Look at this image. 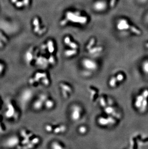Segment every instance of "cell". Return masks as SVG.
<instances>
[{
    "label": "cell",
    "mask_w": 148,
    "mask_h": 149,
    "mask_svg": "<svg viewBox=\"0 0 148 149\" xmlns=\"http://www.w3.org/2000/svg\"><path fill=\"white\" fill-rule=\"evenodd\" d=\"M142 95H143V96L144 98H148V90H145L143 92V94H142Z\"/></svg>",
    "instance_id": "cell-38"
},
{
    "label": "cell",
    "mask_w": 148,
    "mask_h": 149,
    "mask_svg": "<svg viewBox=\"0 0 148 149\" xmlns=\"http://www.w3.org/2000/svg\"><path fill=\"white\" fill-rule=\"evenodd\" d=\"M79 131L80 134H84L85 133L87 132V128L86 127H85L84 125H82L81 127H79Z\"/></svg>",
    "instance_id": "cell-27"
},
{
    "label": "cell",
    "mask_w": 148,
    "mask_h": 149,
    "mask_svg": "<svg viewBox=\"0 0 148 149\" xmlns=\"http://www.w3.org/2000/svg\"><path fill=\"white\" fill-rule=\"evenodd\" d=\"M99 102H100V105L102 107L105 108L107 106V103L106 102L105 99L103 96L100 98Z\"/></svg>",
    "instance_id": "cell-25"
},
{
    "label": "cell",
    "mask_w": 148,
    "mask_h": 149,
    "mask_svg": "<svg viewBox=\"0 0 148 149\" xmlns=\"http://www.w3.org/2000/svg\"><path fill=\"white\" fill-rule=\"evenodd\" d=\"M34 92L30 88H25L21 91L18 96V100L21 106L26 108L32 101L33 98Z\"/></svg>",
    "instance_id": "cell-3"
},
{
    "label": "cell",
    "mask_w": 148,
    "mask_h": 149,
    "mask_svg": "<svg viewBox=\"0 0 148 149\" xmlns=\"http://www.w3.org/2000/svg\"><path fill=\"white\" fill-rule=\"evenodd\" d=\"M61 128V133L65 132L66 130H67V127H65V125H61L60 126Z\"/></svg>",
    "instance_id": "cell-39"
},
{
    "label": "cell",
    "mask_w": 148,
    "mask_h": 149,
    "mask_svg": "<svg viewBox=\"0 0 148 149\" xmlns=\"http://www.w3.org/2000/svg\"><path fill=\"white\" fill-rule=\"evenodd\" d=\"M130 29L132 32H133L135 34H137V35H139L141 34V32L139 30H138L137 29H136V28H135L134 27H133V26L130 27Z\"/></svg>",
    "instance_id": "cell-31"
},
{
    "label": "cell",
    "mask_w": 148,
    "mask_h": 149,
    "mask_svg": "<svg viewBox=\"0 0 148 149\" xmlns=\"http://www.w3.org/2000/svg\"><path fill=\"white\" fill-rule=\"evenodd\" d=\"M146 47H148V44H146Z\"/></svg>",
    "instance_id": "cell-42"
},
{
    "label": "cell",
    "mask_w": 148,
    "mask_h": 149,
    "mask_svg": "<svg viewBox=\"0 0 148 149\" xmlns=\"http://www.w3.org/2000/svg\"><path fill=\"white\" fill-rule=\"evenodd\" d=\"M68 45L70 47V48H72V49H77L78 48V45H77V44H76L75 42H70Z\"/></svg>",
    "instance_id": "cell-30"
},
{
    "label": "cell",
    "mask_w": 148,
    "mask_h": 149,
    "mask_svg": "<svg viewBox=\"0 0 148 149\" xmlns=\"http://www.w3.org/2000/svg\"><path fill=\"white\" fill-rule=\"evenodd\" d=\"M103 48L102 47H95L94 48H91L89 50V54H93L95 53H99L103 51Z\"/></svg>",
    "instance_id": "cell-19"
},
{
    "label": "cell",
    "mask_w": 148,
    "mask_h": 149,
    "mask_svg": "<svg viewBox=\"0 0 148 149\" xmlns=\"http://www.w3.org/2000/svg\"><path fill=\"white\" fill-rule=\"evenodd\" d=\"M89 92L91 93V99H93L94 98V96L96 95V91L94 90V89H91V88H89Z\"/></svg>",
    "instance_id": "cell-34"
},
{
    "label": "cell",
    "mask_w": 148,
    "mask_h": 149,
    "mask_svg": "<svg viewBox=\"0 0 148 149\" xmlns=\"http://www.w3.org/2000/svg\"><path fill=\"white\" fill-rule=\"evenodd\" d=\"M147 106V98H144L143 100L142 101V105H141V107L142 108V110L143 111H144L146 109Z\"/></svg>",
    "instance_id": "cell-33"
},
{
    "label": "cell",
    "mask_w": 148,
    "mask_h": 149,
    "mask_svg": "<svg viewBox=\"0 0 148 149\" xmlns=\"http://www.w3.org/2000/svg\"><path fill=\"white\" fill-rule=\"evenodd\" d=\"M48 61L51 65H54L55 63V59L53 56H50L48 59Z\"/></svg>",
    "instance_id": "cell-32"
},
{
    "label": "cell",
    "mask_w": 148,
    "mask_h": 149,
    "mask_svg": "<svg viewBox=\"0 0 148 149\" xmlns=\"http://www.w3.org/2000/svg\"><path fill=\"white\" fill-rule=\"evenodd\" d=\"M34 51L33 48H29L25 53L24 61L28 65H32L35 64V60L37 57V53Z\"/></svg>",
    "instance_id": "cell-5"
},
{
    "label": "cell",
    "mask_w": 148,
    "mask_h": 149,
    "mask_svg": "<svg viewBox=\"0 0 148 149\" xmlns=\"http://www.w3.org/2000/svg\"><path fill=\"white\" fill-rule=\"evenodd\" d=\"M117 82L118 81L116 79V77L113 76V77H111V78L109 81V85L111 88H114L116 86Z\"/></svg>",
    "instance_id": "cell-20"
},
{
    "label": "cell",
    "mask_w": 148,
    "mask_h": 149,
    "mask_svg": "<svg viewBox=\"0 0 148 149\" xmlns=\"http://www.w3.org/2000/svg\"><path fill=\"white\" fill-rule=\"evenodd\" d=\"M20 137L22 140L19 148L22 146L21 148H34L39 144L41 140L38 137L34 136L31 131L26 129H23L20 130Z\"/></svg>",
    "instance_id": "cell-1"
},
{
    "label": "cell",
    "mask_w": 148,
    "mask_h": 149,
    "mask_svg": "<svg viewBox=\"0 0 148 149\" xmlns=\"http://www.w3.org/2000/svg\"><path fill=\"white\" fill-rule=\"evenodd\" d=\"M55 106V102L51 99H48L45 101L44 102V106L48 110H50L53 108Z\"/></svg>",
    "instance_id": "cell-15"
},
{
    "label": "cell",
    "mask_w": 148,
    "mask_h": 149,
    "mask_svg": "<svg viewBox=\"0 0 148 149\" xmlns=\"http://www.w3.org/2000/svg\"><path fill=\"white\" fill-rule=\"evenodd\" d=\"M4 116L6 119L14 122L19 119L20 111L17 103L14 100L9 99L6 101Z\"/></svg>",
    "instance_id": "cell-2"
},
{
    "label": "cell",
    "mask_w": 148,
    "mask_h": 149,
    "mask_svg": "<svg viewBox=\"0 0 148 149\" xmlns=\"http://www.w3.org/2000/svg\"><path fill=\"white\" fill-rule=\"evenodd\" d=\"M21 142V139L17 136L11 135L9 136L5 140L3 145L6 148L19 147Z\"/></svg>",
    "instance_id": "cell-4"
},
{
    "label": "cell",
    "mask_w": 148,
    "mask_h": 149,
    "mask_svg": "<svg viewBox=\"0 0 148 149\" xmlns=\"http://www.w3.org/2000/svg\"><path fill=\"white\" fill-rule=\"evenodd\" d=\"M71 111V119L74 121H77L80 119L81 113L82 111L81 107L78 105H74L72 107Z\"/></svg>",
    "instance_id": "cell-8"
},
{
    "label": "cell",
    "mask_w": 148,
    "mask_h": 149,
    "mask_svg": "<svg viewBox=\"0 0 148 149\" xmlns=\"http://www.w3.org/2000/svg\"><path fill=\"white\" fill-rule=\"evenodd\" d=\"M107 119L109 121V125H114L116 123V120L113 117L109 116L108 117Z\"/></svg>",
    "instance_id": "cell-26"
},
{
    "label": "cell",
    "mask_w": 148,
    "mask_h": 149,
    "mask_svg": "<svg viewBox=\"0 0 148 149\" xmlns=\"http://www.w3.org/2000/svg\"><path fill=\"white\" fill-rule=\"evenodd\" d=\"M6 65L3 62L0 61V76H2L5 74L6 71Z\"/></svg>",
    "instance_id": "cell-21"
},
{
    "label": "cell",
    "mask_w": 148,
    "mask_h": 149,
    "mask_svg": "<svg viewBox=\"0 0 148 149\" xmlns=\"http://www.w3.org/2000/svg\"><path fill=\"white\" fill-rule=\"evenodd\" d=\"M104 111L108 115H112L113 112L115 111V109L114 108L110 106H106L105 108H104Z\"/></svg>",
    "instance_id": "cell-22"
},
{
    "label": "cell",
    "mask_w": 148,
    "mask_h": 149,
    "mask_svg": "<svg viewBox=\"0 0 148 149\" xmlns=\"http://www.w3.org/2000/svg\"><path fill=\"white\" fill-rule=\"evenodd\" d=\"M45 129L46 131H47V132L49 133L51 132L53 130V127L51 125H46L45 127Z\"/></svg>",
    "instance_id": "cell-29"
},
{
    "label": "cell",
    "mask_w": 148,
    "mask_h": 149,
    "mask_svg": "<svg viewBox=\"0 0 148 149\" xmlns=\"http://www.w3.org/2000/svg\"><path fill=\"white\" fill-rule=\"evenodd\" d=\"M77 54V49L67 50L65 51L64 54L65 55V57H72V56H75Z\"/></svg>",
    "instance_id": "cell-16"
},
{
    "label": "cell",
    "mask_w": 148,
    "mask_h": 149,
    "mask_svg": "<svg viewBox=\"0 0 148 149\" xmlns=\"http://www.w3.org/2000/svg\"><path fill=\"white\" fill-rule=\"evenodd\" d=\"M3 101L2 100V98H1V96H0V110L2 109L3 106Z\"/></svg>",
    "instance_id": "cell-41"
},
{
    "label": "cell",
    "mask_w": 148,
    "mask_h": 149,
    "mask_svg": "<svg viewBox=\"0 0 148 149\" xmlns=\"http://www.w3.org/2000/svg\"><path fill=\"white\" fill-rule=\"evenodd\" d=\"M60 86L61 89H63L64 90L68 92V93H71L72 92V88L69 86H68V84H65V83H61L60 84Z\"/></svg>",
    "instance_id": "cell-17"
},
{
    "label": "cell",
    "mask_w": 148,
    "mask_h": 149,
    "mask_svg": "<svg viewBox=\"0 0 148 149\" xmlns=\"http://www.w3.org/2000/svg\"><path fill=\"white\" fill-rule=\"evenodd\" d=\"M116 79L117 80L118 82H122L124 79V76L122 73H118L116 76Z\"/></svg>",
    "instance_id": "cell-28"
},
{
    "label": "cell",
    "mask_w": 148,
    "mask_h": 149,
    "mask_svg": "<svg viewBox=\"0 0 148 149\" xmlns=\"http://www.w3.org/2000/svg\"><path fill=\"white\" fill-rule=\"evenodd\" d=\"M98 123L100 125L103 127L109 125V121L107 118L103 117L99 118V119H98Z\"/></svg>",
    "instance_id": "cell-14"
},
{
    "label": "cell",
    "mask_w": 148,
    "mask_h": 149,
    "mask_svg": "<svg viewBox=\"0 0 148 149\" xmlns=\"http://www.w3.org/2000/svg\"><path fill=\"white\" fill-rule=\"evenodd\" d=\"M53 132L55 133V134H59L60 133H61V130L60 127H56V128L53 129Z\"/></svg>",
    "instance_id": "cell-36"
},
{
    "label": "cell",
    "mask_w": 148,
    "mask_h": 149,
    "mask_svg": "<svg viewBox=\"0 0 148 149\" xmlns=\"http://www.w3.org/2000/svg\"><path fill=\"white\" fill-rule=\"evenodd\" d=\"M51 148L54 149H62L63 147L61 145L57 142H53L51 144Z\"/></svg>",
    "instance_id": "cell-23"
},
{
    "label": "cell",
    "mask_w": 148,
    "mask_h": 149,
    "mask_svg": "<svg viewBox=\"0 0 148 149\" xmlns=\"http://www.w3.org/2000/svg\"><path fill=\"white\" fill-rule=\"evenodd\" d=\"M32 26H33V30L35 34L41 35L43 34L46 31V30H41V24L39 19L37 17H35L32 21Z\"/></svg>",
    "instance_id": "cell-9"
},
{
    "label": "cell",
    "mask_w": 148,
    "mask_h": 149,
    "mask_svg": "<svg viewBox=\"0 0 148 149\" xmlns=\"http://www.w3.org/2000/svg\"><path fill=\"white\" fill-rule=\"evenodd\" d=\"M67 18L74 21V22H79L81 23H85L87 21V18L85 17H78L76 15H74L72 13H68L67 14Z\"/></svg>",
    "instance_id": "cell-11"
},
{
    "label": "cell",
    "mask_w": 148,
    "mask_h": 149,
    "mask_svg": "<svg viewBox=\"0 0 148 149\" xmlns=\"http://www.w3.org/2000/svg\"><path fill=\"white\" fill-rule=\"evenodd\" d=\"M49 64L48 59L43 56H38L37 57L35 61V64L40 68H45L48 67Z\"/></svg>",
    "instance_id": "cell-10"
},
{
    "label": "cell",
    "mask_w": 148,
    "mask_h": 149,
    "mask_svg": "<svg viewBox=\"0 0 148 149\" xmlns=\"http://www.w3.org/2000/svg\"><path fill=\"white\" fill-rule=\"evenodd\" d=\"M82 64L86 69L89 71H95L98 68L97 63L91 59H84L82 61Z\"/></svg>",
    "instance_id": "cell-7"
},
{
    "label": "cell",
    "mask_w": 148,
    "mask_h": 149,
    "mask_svg": "<svg viewBox=\"0 0 148 149\" xmlns=\"http://www.w3.org/2000/svg\"><path fill=\"white\" fill-rule=\"evenodd\" d=\"M44 102L39 98H38L32 103V108L36 111H39L44 106Z\"/></svg>",
    "instance_id": "cell-12"
},
{
    "label": "cell",
    "mask_w": 148,
    "mask_h": 149,
    "mask_svg": "<svg viewBox=\"0 0 148 149\" xmlns=\"http://www.w3.org/2000/svg\"><path fill=\"white\" fill-rule=\"evenodd\" d=\"M130 25L128 24L125 20H122L121 21H120L118 25V29L121 30H123L124 29L127 30L129 28H130Z\"/></svg>",
    "instance_id": "cell-13"
},
{
    "label": "cell",
    "mask_w": 148,
    "mask_h": 149,
    "mask_svg": "<svg viewBox=\"0 0 148 149\" xmlns=\"http://www.w3.org/2000/svg\"><path fill=\"white\" fill-rule=\"evenodd\" d=\"M61 90H62V95H63V98H68V92L64 90L63 89H61Z\"/></svg>",
    "instance_id": "cell-35"
},
{
    "label": "cell",
    "mask_w": 148,
    "mask_h": 149,
    "mask_svg": "<svg viewBox=\"0 0 148 149\" xmlns=\"http://www.w3.org/2000/svg\"><path fill=\"white\" fill-rule=\"evenodd\" d=\"M11 4L18 10L27 9L31 3V0H10Z\"/></svg>",
    "instance_id": "cell-6"
},
{
    "label": "cell",
    "mask_w": 148,
    "mask_h": 149,
    "mask_svg": "<svg viewBox=\"0 0 148 149\" xmlns=\"http://www.w3.org/2000/svg\"><path fill=\"white\" fill-rule=\"evenodd\" d=\"M47 47L49 53L52 54L53 53V52L55 51V47H54V44H53V41L49 40L48 41Z\"/></svg>",
    "instance_id": "cell-18"
},
{
    "label": "cell",
    "mask_w": 148,
    "mask_h": 149,
    "mask_svg": "<svg viewBox=\"0 0 148 149\" xmlns=\"http://www.w3.org/2000/svg\"><path fill=\"white\" fill-rule=\"evenodd\" d=\"M115 2H116V0H111V1L110 5L112 7H113L115 5Z\"/></svg>",
    "instance_id": "cell-40"
},
{
    "label": "cell",
    "mask_w": 148,
    "mask_h": 149,
    "mask_svg": "<svg viewBox=\"0 0 148 149\" xmlns=\"http://www.w3.org/2000/svg\"><path fill=\"white\" fill-rule=\"evenodd\" d=\"M71 42L70 39L69 37H66L65 38V39H64V42H65V43L66 44H67V45H68L69 44L70 42Z\"/></svg>",
    "instance_id": "cell-37"
},
{
    "label": "cell",
    "mask_w": 148,
    "mask_h": 149,
    "mask_svg": "<svg viewBox=\"0 0 148 149\" xmlns=\"http://www.w3.org/2000/svg\"><path fill=\"white\" fill-rule=\"evenodd\" d=\"M95 40L94 38H91V40L89 41V42L88 43V45H87L86 49L88 50H89L91 48H92L93 45L95 44Z\"/></svg>",
    "instance_id": "cell-24"
}]
</instances>
